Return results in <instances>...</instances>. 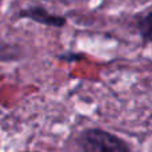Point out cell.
<instances>
[{
    "label": "cell",
    "instance_id": "4",
    "mask_svg": "<svg viewBox=\"0 0 152 152\" xmlns=\"http://www.w3.org/2000/svg\"><path fill=\"white\" fill-rule=\"evenodd\" d=\"M59 61H63V63H80V61L86 60L87 56L84 52L81 51H72V50H67L63 51L61 53H59L56 56Z\"/></svg>",
    "mask_w": 152,
    "mask_h": 152
},
{
    "label": "cell",
    "instance_id": "3",
    "mask_svg": "<svg viewBox=\"0 0 152 152\" xmlns=\"http://www.w3.org/2000/svg\"><path fill=\"white\" fill-rule=\"evenodd\" d=\"M135 28L143 45L152 44V7L145 13L137 18Z\"/></svg>",
    "mask_w": 152,
    "mask_h": 152
},
{
    "label": "cell",
    "instance_id": "1",
    "mask_svg": "<svg viewBox=\"0 0 152 152\" xmlns=\"http://www.w3.org/2000/svg\"><path fill=\"white\" fill-rule=\"evenodd\" d=\"M76 145L79 152H132L127 140L99 127H89L79 132Z\"/></svg>",
    "mask_w": 152,
    "mask_h": 152
},
{
    "label": "cell",
    "instance_id": "2",
    "mask_svg": "<svg viewBox=\"0 0 152 152\" xmlns=\"http://www.w3.org/2000/svg\"><path fill=\"white\" fill-rule=\"evenodd\" d=\"M16 18L20 20H29L36 24L50 28H64L68 23V19L64 15L52 13L42 4H29L27 7H23L19 10Z\"/></svg>",
    "mask_w": 152,
    "mask_h": 152
},
{
    "label": "cell",
    "instance_id": "5",
    "mask_svg": "<svg viewBox=\"0 0 152 152\" xmlns=\"http://www.w3.org/2000/svg\"><path fill=\"white\" fill-rule=\"evenodd\" d=\"M21 152H40V151H21Z\"/></svg>",
    "mask_w": 152,
    "mask_h": 152
}]
</instances>
